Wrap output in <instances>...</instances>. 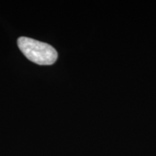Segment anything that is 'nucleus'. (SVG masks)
Listing matches in <instances>:
<instances>
[{"label":"nucleus","mask_w":156,"mask_h":156,"mask_svg":"<svg viewBox=\"0 0 156 156\" xmlns=\"http://www.w3.org/2000/svg\"><path fill=\"white\" fill-rule=\"evenodd\" d=\"M17 44L23 54L31 62L40 65H51L56 61L58 54L53 46L30 38L20 37Z\"/></svg>","instance_id":"1"}]
</instances>
